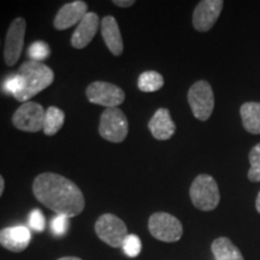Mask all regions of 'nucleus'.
I'll return each mask as SVG.
<instances>
[{
  "instance_id": "nucleus-22",
  "label": "nucleus",
  "mask_w": 260,
  "mask_h": 260,
  "mask_svg": "<svg viewBox=\"0 0 260 260\" xmlns=\"http://www.w3.org/2000/svg\"><path fill=\"white\" fill-rule=\"evenodd\" d=\"M122 248L126 256H129V258H136L142 251L141 240L135 234H130V235L125 237L124 241H123Z\"/></svg>"
},
{
  "instance_id": "nucleus-2",
  "label": "nucleus",
  "mask_w": 260,
  "mask_h": 260,
  "mask_svg": "<svg viewBox=\"0 0 260 260\" xmlns=\"http://www.w3.org/2000/svg\"><path fill=\"white\" fill-rule=\"evenodd\" d=\"M17 74L22 79V90L15 98L23 104L46 89L54 81V73L50 67L32 60L24 61Z\"/></svg>"
},
{
  "instance_id": "nucleus-18",
  "label": "nucleus",
  "mask_w": 260,
  "mask_h": 260,
  "mask_svg": "<svg viewBox=\"0 0 260 260\" xmlns=\"http://www.w3.org/2000/svg\"><path fill=\"white\" fill-rule=\"evenodd\" d=\"M242 124L251 134H260V103H246L240 110Z\"/></svg>"
},
{
  "instance_id": "nucleus-1",
  "label": "nucleus",
  "mask_w": 260,
  "mask_h": 260,
  "mask_svg": "<svg viewBox=\"0 0 260 260\" xmlns=\"http://www.w3.org/2000/svg\"><path fill=\"white\" fill-rule=\"evenodd\" d=\"M32 193L45 207L69 218L79 216L86 205L80 188L69 178L54 172H44L35 177Z\"/></svg>"
},
{
  "instance_id": "nucleus-7",
  "label": "nucleus",
  "mask_w": 260,
  "mask_h": 260,
  "mask_svg": "<svg viewBox=\"0 0 260 260\" xmlns=\"http://www.w3.org/2000/svg\"><path fill=\"white\" fill-rule=\"evenodd\" d=\"M151 235L162 242H176L182 237L183 226L176 217L170 213L157 212L148 219Z\"/></svg>"
},
{
  "instance_id": "nucleus-26",
  "label": "nucleus",
  "mask_w": 260,
  "mask_h": 260,
  "mask_svg": "<svg viewBox=\"0 0 260 260\" xmlns=\"http://www.w3.org/2000/svg\"><path fill=\"white\" fill-rule=\"evenodd\" d=\"M4 89L6 93L16 96L22 90V79L18 74L10 75L4 83Z\"/></svg>"
},
{
  "instance_id": "nucleus-4",
  "label": "nucleus",
  "mask_w": 260,
  "mask_h": 260,
  "mask_svg": "<svg viewBox=\"0 0 260 260\" xmlns=\"http://www.w3.org/2000/svg\"><path fill=\"white\" fill-rule=\"evenodd\" d=\"M129 132L128 118L118 107L106 109L100 116L99 134L104 140L119 144L125 140Z\"/></svg>"
},
{
  "instance_id": "nucleus-13",
  "label": "nucleus",
  "mask_w": 260,
  "mask_h": 260,
  "mask_svg": "<svg viewBox=\"0 0 260 260\" xmlns=\"http://www.w3.org/2000/svg\"><path fill=\"white\" fill-rule=\"evenodd\" d=\"M30 240V230L24 225L8 226L0 230V245L10 252L19 253L25 251Z\"/></svg>"
},
{
  "instance_id": "nucleus-17",
  "label": "nucleus",
  "mask_w": 260,
  "mask_h": 260,
  "mask_svg": "<svg viewBox=\"0 0 260 260\" xmlns=\"http://www.w3.org/2000/svg\"><path fill=\"white\" fill-rule=\"evenodd\" d=\"M216 260H245L240 249L228 237H218L211 246Z\"/></svg>"
},
{
  "instance_id": "nucleus-27",
  "label": "nucleus",
  "mask_w": 260,
  "mask_h": 260,
  "mask_svg": "<svg viewBox=\"0 0 260 260\" xmlns=\"http://www.w3.org/2000/svg\"><path fill=\"white\" fill-rule=\"evenodd\" d=\"M112 3L119 8H130L135 4L134 0H113Z\"/></svg>"
},
{
  "instance_id": "nucleus-9",
  "label": "nucleus",
  "mask_w": 260,
  "mask_h": 260,
  "mask_svg": "<svg viewBox=\"0 0 260 260\" xmlns=\"http://www.w3.org/2000/svg\"><path fill=\"white\" fill-rule=\"evenodd\" d=\"M45 110L40 104L27 102L22 104L12 116V124L21 132L38 133L44 129Z\"/></svg>"
},
{
  "instance_id": "nucleus-6",
  "label": "nucleus",
  "mask_w": 260,
  "mask_h": 260,
  "mask_svg": "<svg viewBox=\"0 0 260 260\" xmlns=\"http://www.w3.org/2000/svg\"><path fill=\"white\" fill-rule=\"evenodd\" d=\"M95 233L102 241L113 248L122 247L123 241L129 235L125 223L112 213H105L98 218Z\"/></svg>"
},
{
  "instance_id": "nucleus-19",
  "label": "nucleus",
  "mask_w": 260,
  "mask_h": 260,
  "mask_svg": "<svg viewBox=\"0 0 260 260\" xmlns=\"http://www.w3.org/2000/svg\"><path fill=\"white\" fill-rule=\"evenodd\" d=\"M65 113L56 106H50L45 112L44 133L47 136L56 135L64 125Z\"/></svg>"
},
{
  "instance_id": "nucleus-23",
  "label": "nucleus",
  "mask_w": 260,
  "mask_h": 260,
  "mask_svg": "<svg viewBox=\"0 0 260 260\" xmlns=\"http://www.w3.org/2000/svg\"><path fill=\"white\" fill-rule=\"evenodd\" d=\"M251 169L248 171V178L252 182L260 181V144L255 145L249 152Z\"/></svg>"
},
{
  "instance_id": "nucleus-3",
  "label": "nucleus",
  "mask_w": 260,
  "mask_h": 260,
  "mask_svg": "<svg viewBox=\"0 0 260 260\" xmlns=\"http://www.w3.org/2000/svg\"><path fill=\"white\" fill-rule=\"evenodd\" d=\"M191 203L200 211H212L218 206L220 195L218 184L210 175H199L190 186Z\"/></svg>"
},
{
  "instance_id": "nucleus-10",
  "label": "nucleus",
  "mask_w": 260,
  "mask_h": 260,
  "mask_svg": "<svg viewBox=\"0 0 260 260\" xmlns=\"http://www.w3.org/2000/svg\"><path fill=\"white\" fill-rule=\"evenodd\" d=\"M27 22L23 17H17L11 22L6 31L4 60L8 67H14L21 57L24 47V37Z\"/></svg>"
},
{
  "instance_id": "nucleus-16",
  "label": "nucleus",
  "mask_w": 260,
  "mask_h": 260,
  "mask_svg": "<svg viewBox=\"0 0 260 260\" xmlns=\"http://www.w3.org/2000/svg\"><path fill=\"white\" fill-rule=\"evenodd\" d=\"M148 129L151 130V134L154 139L165 141L175 134L176 124L172 121L168 109H158L148 122Z\"/></svg>"
},
{
  "instance_id": "nucleus-21",
  "label": "nucleus",
  "mask_w": 260,
  "mask_h": 260,
  "mask_svg": "<svg viewBox=\"0 0 260 260\" xmlns=\"http://www.w3.org/2000/svg\"><path fill=\"white\" fill-rule=\"evenodd\" d=\"M51 50L50 46L45 41H35L28 48V56L32 61L42 63L50 56Z\"/></svg>"
},
{
  "instance_id": "nucleus-8",
  "label": "nucleus",
  "mask_w": 260,
  "mask_h": 260,
  "mask_svg": "<svg viewBox=\"0 0 260 260\" xmlns=\"http://www.w3.org/2000/svg\"><path fill=\"white\" fill-rule=\"evenodd\" d=\"M86 96L89 103L105 106L106 109L118 107L125 99L124 90L116 84L105 81H95L90 83L86 89Z\"/></svg>"
},
{
  "instance_id": "nucleus-20",
  "label": "nucleus",
  "mask_w": 260,
  "mask_h": 260,
  "mask_svg": "<svg viewBox=\"0 0 260 260\" xmlns=\"http://www.w3.org/2000/svg\"><path fill=\"white\" fill-rule=\"evenodd\" d=\"M164 86V79L157 71H145L139 76L138 87L141 92L153 93Z\"/></svg>"
},
{
  "instance_id": "nucleus-15",
  "label": "nucleus",
  "mask_w": 260,
  "mask_h": 260,
  "mask_svg": "<svg viewBox=\"0 0 260 260\" xmlns=\"http://www.w3.org/2000/svg\"><path fill=\"white\" fill-rule=\"evenodd\" d=\"M100 30H102L103 39L109 51L111 52L113 56H121L123 50H124V46H123L122 34L116 18L112 17V16H105L100 22Z\"/></svg>"
},
{
  "instance_id": "nucleus-24",
  "label": "nucleus",
  "mask_w": 260,
  "mask_h": 260,
  "mask_svg": "<svg viewBox=\"0 0 260 260\" xmlns=\"http://www.w3.org/2000/svg\"><path fill=\"white\" fill-rule=\"evenodd\" d=\"M51 229L56 236H64L69 229V217L56 214L51 220Z\"/></svg>"
},
{
  "instance_id": "nucleus-12",
  "label": "nucleus",
  "mask_w": 260,
  "mask_h": 260,
  "mask_svg": "<svg viewBox=\"0 0 260 260\" xmlns=\"http://www.w3.org/2000/svg\"><path fill=\"white\" fill-rule=\"evenodd\" d=\"M88 12V5L82 0H76L61 6L56 18L53 21V25L57 30H65L79 24L84 16Z\"/></svg>"
},
{
  "instance_id": "nucleus-5",
  "label": "nucleus",
  "mask_w": 260,
  "mask_h": 260,
  "mask_svg": "<svg viewBox=\"0 0 260 260\" xmlns=\"http://www.w3.org/2000/svg\"><path fill=\"white\" fill-rule=\"evenodd\" d=\"M188 103L195 118L207 121L214 109V95L207 81H198L188 90Z\"/></svg>"
},
{
  "instance_id": "nucleus-28",
  "label": "nucleus",
  "mask_w": 260,
  "mask_h": 260,
  "mask_svg": "<svg viewBox=\"0 0 260 260\" xmlns=\"http://www.w3.org/2000/svg\"><path fill=\"white\" fill-rule=\"evenodd\" d=\"M4 189H5V180L4 177L0 175V198H2L3 193H4Z\"/></svg>"
},
{
  "instance_id": "nucleus-25",
  "label": "nucleus",
  "mask_w": 260,
  "mask_h": 260,
  "mask_svg": "<svg viewBox=\"0 0 260 260\" xmlns=\"http://www.w3.org/2000/svg\"><path fill=\"white\" fill-rule=\"evenodd\" d=\"M28 223H29V226L38 233L44 232L45 228H46V219H45L44 213L38 209L32 210L30 214H29Z\"/></svg>"
},
{
  "instance_id": "nucleus-30",
  "label": "nucleus",
  "mask_w": 260,
  "mask_h": 260,
  "mask_svg": "<svg viewBox=\"0 0 260 260\" xmlns=\"http://www.w3.org/2000/svg\"><path fill=\"white\" fill-rule=\"evenodd\" d=\"M58 260H82V259L77 258V256H63V258H60Z\"/></svg>"
},
{
  "instance_id": "nucleus-14",
  "label": "nucleus",
  "mask_w": 260,
  "mask_h": 260,
  "mask_svg": "<svg viewBox=\"0 0 260 260\" xmlns=\"http://www.w3.org/2000/svg\"><path fill=\"white\" fill-rule=\"evenodd\" d=\"M100 18L95 12H87L82 21L77 24L73 37H71V46L77 50H82L90 44L95 37L98 29L100 27Z\"/></svg>"
},
{
  "instance_id": "nucleus-29",
  "label": "nucleus",
  "mask_w": 260,
  "mask_h": 260,
  "mask_svg": "<svg viewBox=\"0 0 260 260\" xmlns=\"http://www.w3.org/2000/svg\"><path fill=\"white\" fill-rule=\"evenodd\" d=\"M255 207H256V211L260 213V191L258 194V198H256V201H255Z\"/></svg>"
},
{
  "instance_id": "nucleus-11",
  "label": "nucleus",
  "mask_w": 260,
  "mask_h": 260,
  "mask_svg": "<svg viewBox=\"0 0 260 260\" xmlns=\"http://www.w3.org/2000/svg\"><path fill=\"white\" fill-rule=\"evenodd\" d=\"M224 3L222 0H204L193 12V27L198 31H207L216 24Z\"/></svg>"
}]
</instances>
